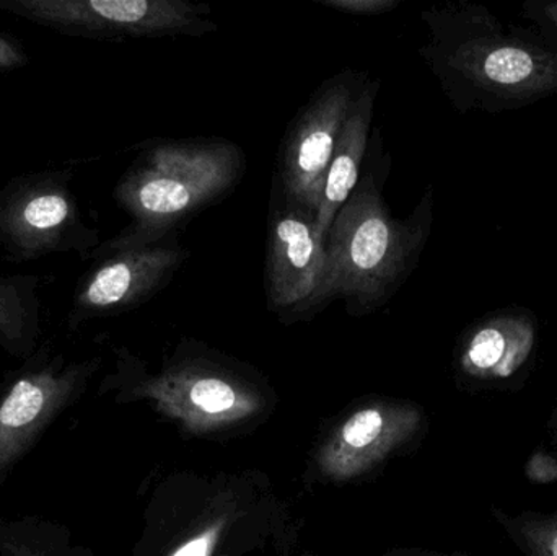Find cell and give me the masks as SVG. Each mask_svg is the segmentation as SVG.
Segmentation results:
<instances>
[{"instance_id": "3957f363", "label": "cell", "mask_w": 557, "mask_h": 556, "mask_svg": "<svg viewBox=\"0 0 557 556\" xmlns=\"http://www.w3.org/2000/svg\"><path fill=\"white\" fill-rule=\"evenodd\" d=\"M0 12L98 41L202 38L219 29L211 7L186 0H0Z\"/></svg>"}, {"instance_id": "8992f818", "label": "cell", "mask_w": 557, "mask_h": 556, "mask_svg": "<svg viewBox=\"0 0 557 556\" xmlns=\"http://www.w3.org/2000/svg\"><path fill=\"white\" fill-rule=\"evenodd\" d=\"M267 307L285 325L307 322L334 302L326 244L313 211L274 185L264 260Z\"/></svg>"}, {"instance_id": "5b68a950", "label": "cell", "mask_w": 557, "mask_h": 556, "mask_svg": "<svg viewBox=\"0 0 557 556\" xmlns=\"http://www.w3.org/2000/svg\"><path fill=\"white\" fill-rule=\"evenodd\" d=\"M74 170L15 176L0 189V245L16 263L77 251L84 260L100 245L71 189Z\"/></svg>"}, {"instance_id": "277c9868", "label": "cell", "mask_w": 557, "mask_h": 556, "mask_svg": "<svg viewBox=\"0 0 557 556\" xmlns=\"http://www.w3.org/2000/svg\"><path fill=\"white\" fill-rule=\"evenodd\" d=\"M189 255L180 242V231L143 234L124 228L90 255L95 264L72 299V325L120 316L149 302L172 283Z\"/></svg>"}, {"instance_id": "30bf717a", "label": "cell", "mask_w": 557, "mask_h": 556, "mask_svg": "<svg viewBox=\"0 0 557 556\" xmlns=\"http://www.w3.org/2000/svg\"><path fill=\"white\" fill-rule=\"evenodd\" d=\"M84 374L82 366H54L20 378L0 401V470L15 462L42 428L71 400Z\"/></svg>"}, {"instance_id": "e0dca14e", "label": "cell", "mask_w": 557, "mask_h": 556, "mask_svg": "<svg viewBox=\"0 0 557 556\" xmlns=\"http://www.w3.org/2000/svg\"><path fill=\"white\" fill-rule=\"evenodd\" d=\"M222 524L211 526V528L202 531L201 534L195 535L189 539L182 547L176 548L175 554L172 556H212L218 545L219 538H221Z\"/></svg>"}, {"instance_id": "ffe728a7", "label": "cell", "mask_w": 557, "mask_h": 556, "mask_svg": "<svg viewBox=\"0 0 557 556\" xmlns=\"http://www.w3.org/2000/svg\"><path fill=\"white\" fill-rule=\"evenodd\" d=\"M18 556H39V555H36V554H23V555H18Z\"/></svg>"}, {"instance_id": "7c38bea8", "label": "cell", "mask_w": 557, "mask_h": 556, "mask_svg": "<svg viewBox=\"0 0 557 556\" xmlns=\"http://www.w3.org/2000/svg\"><path fill=\"white\" fill-rule=\"evenodd\" d=\"M39 286L33 274L0 276V345L18 349L28 345L39 322Z\"/></svg>"}, {"instance_id": "4fadbf2b", "label": "cell", "mask_w": 557, "mask_h": 556, "mask_svg": "<svg viewBox=\"0 0 557 556\" xmlns=\"http://www.w3.org/2000/svg\"><path fill=\"white\" fill-rule=\"evenodd\" d=\"M529 353L522 339H512L503 330H480L465 349L463 368L468 374L481 379L509 378L517 371Z\"/></svg>"}, {"instance_id": "6da1fadb", "label": "cell", "mask_w": 557, "mask_h": 556, "mask_svg": "<svg viewBox=\"0 0 557 556\" xmlns=\"http://www.w3.org/2000/svg\"><path fill=\"white\" fill-rule=\"evenodd\" d=\"M388 172V153L380 169L366 159L356 188L327 232L331 296L343 300L352 317L388 306L418 263L428 234L425 206L409 219L395 218L389 211L383 195Z\"/></svg>"}, {"instance_id": "52a82bcc", "label": "cell", "mask_w": 557, "mask_h": 556, "mask_svg": "<svg viewBox=\"0 0 557 556\" xmlns=\"http://www.w3.org/2000/svg\"><path fill=\"white\" fill-rule=\"evenodd\" d=\"M367 74L347 67L326 78L297 111L282 139L276 186L314 215L350 101Z\"/></svg>"}, {"instance_id": "5bb4252c", "label": "cell", "mask_w": 557, "mask_h": 556, "mask_svg": "<svg viewBox=\"0 0 557 556\" xmlns=\"http://www.w3.org/2000/svg\"><path fill=\"white\" fill-rule=\"evenodd\" d=\"M517 544L529 556H557V512L523 515L504 521Z\"/></svg>"}, {"instance_id": "7a4b0ae2", "label": "cell", "mask_w": 557, "mask_h": 556, "mask_svg": "<svg viewBox=\"0 0 557 556\" xmlns=\"http://www.w3.org/2000/svg\"><path fill=\"white\" fill-rule=\"evenodd\" d=\"M244 149L225 137H185L143 143L114 188V201L143 234L180 231V225L227 198L244 180Z\"/></svg>"}, {"instance_id": "ba28073f", "label": "cell", "mask_w": 557, "mask_h": 556, "mask_svg": "<svg viewBox=\"0 0 557 556\" xmlns=\"http://www.w3.org/2000/svg\"><path fill=\"white\" fill-rule=\"evenodd\" d=\"M136 392L196 430L242 420L260 405L257 395L234 375L201 362L172 366L159 378L143 382Z\"/></svg>"}, {"instance_id": "9c48e42d", "label": "cell", "mask_w": 557, "mask_h": 556, "mask_svg": "<svg viewBox=\"0 0 557 556\" xmlns=\"http://www.w3.org/2000/svg\"><path fill=\"white\" fill-rule=\"evenodd\" d=\"M421 421V413L408 405L362 408L324 444L318 457L320 470L331 480L362 475L411 440Z\"/></svg>"}, {"instance_id": "ac0fdd59", "label": "cell", "mask_w": 557, "mask_h": 556, "mask_svg": "<svg viewBox=\"0 0 557 556\" xmlns=\"http://www.w3.org/2000/svg\"><path fill=\"white\" fill-rule=\"evenodd\" d=\"M527 477L535 483L557 482V459L536 453L527 464Z\"/></svg>"}, {"instance_id": "2e32d148", "label": "cell", "mask_w": 557, "mask_h": 556, "mask_svg": "<svg viewBox=\"0 0 557 556\" xmlns=\"http://www.w3.org/2000/svg\"><path fill=\"white\" fill-rule=\"evenodd\" d=\"M314 2L347 15L379 16L393 12L401 0H314Z\"/></svg>"}, {"instance_id": "d6986e66", "label": "cell", "mask_w": 557, "mask_h": 556, "mask_svg": "<svg viewBox=\"0 0 557 556\" xmlns=\"http://www.w3.org/2000/svg\"><path fill=\"white\" fill-rule=\"evenodd\" d=\"M28 64V55L7 36L0 35V69H20Z\"/></svg>"}, {"instance_id": "9a60e30c", "label": "cell", "mask_w": 557, "mask_h": 556, "mask_svg": "<svg viewBox=\"0 0 557 556\" xmlns=\"http://www.w3.org/2000/svg\"><path fill=\"white\" fill-rule=\"evenodd\" d=\"M535 62L519 48H503L491 52L484 61V74L500 85L520 84L532 75Z\"/></svg>"}, {"instance_id": "8fae6325", "label": "cell", "mask_w": 557, "mask_h": 556, "mask_svg": "<svg viewBox=\"0 0 557 556\" xmlns=\"http://www.w3.org/2000/svg\"><path fill=\"white\" fill-rule=\"evenodd\" d=\"M380 87L382 82L367 74L350 101L349 113L334 149L317 209V231L324 244L334 218L356 188L362 173L369 153L373 111Z\"/></svg>"}]
</instances>
